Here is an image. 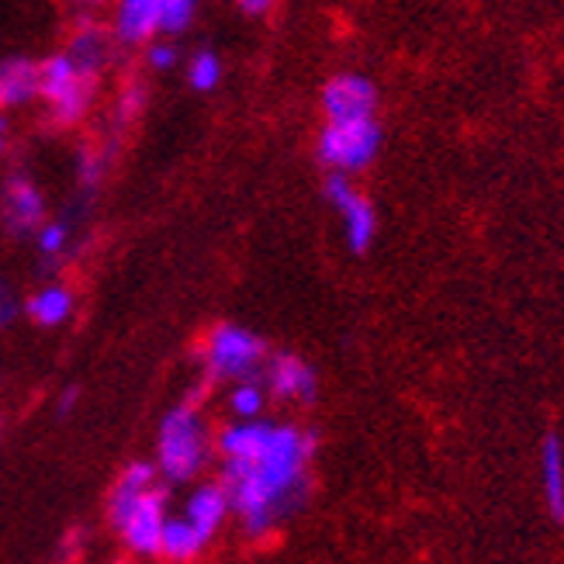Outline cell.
Masks as SVG:
<instances>
[{
  "label": "cell",
  "mask_w": 564,
  "mask_h": 564,
  "mask_svg": "<svg viewBox=\"0 0 564 564\" xmlns=\"http://www.w3.org/2000/svg\"><path fill=\"white\" fill-rule=\"evenodd\" d=\"M108 166H111V156L105 150H90V145H84V153L77 160V181L84 191H97L108 174Z\"/></svg>",
  "instance_id": "20"
},
{
  "label": "cell",
  "mask_w": 564,
  "mask_h": 564,
  "mask_svg": "<svg viewBox=\"0 0 564 564\" xmlns=\"http://www.w3.org/2000/svg\"><path fill=\"white\" fill-rule=\"evenodd\" d=\"M267 399H271V391H267L263 378H242V381H232L226 402H229L232 420H260Z\"/></svg>",
  "instance_id": "18"
},
{
  "label": "cell",
  "mask_w": 564,
  "mask_h": 564,
  "mask_svg": "<svg viewBox=\"0 0 564 564\" xmlns=\"http://www.w3.org/2000/svg\"><path fill=\"white\" fill-rule=\"evenodd\" d=\"M215 454L223 457V481L242 533L263 541L291 520L308 499L315 433L294 423L232 420L218 430Z\"/></svg>",
  "instance_id": "1"
},
{
  "label": "cell",
  "mask_w": 564,
  "mask_h": 564,
  "mask_svg": "<svg viewBox=\"0 0 564 564\" xmlns=\"http://www.w3.org/2000/svg\"><path fill=\"white\" fill-rule=\"evenodd\" d=\"M208 547V541L198 533V527H194L184 512L181 517H170L166 527H163V536H160V557L170 561V564H191L198 561L202 551Z\"/></svg>",
  "instance_id": "15"
},
{
  "label": "cell",
  "mask_w": 564,
  "mask_h": 564,
  "mask_svg": "<svg viewBox=\"0 0 564 564\" xmlns=\"http://www.w3.org/2000/svg\"><path fill=\"white\" fill-rule=\"evenodd\" d=\"M198 14V0H166L160 18V35H181Z\"/></svg>",
  "instance_id": "21"
},
{
  "label": "cell",
  "mask_w": 564,
  "mask_h": 564,
  "mask_svg": "<svg viewBox=\"0 0 564 564\" xmlns=\"http://www.w3.org/2000/svg\"><path fill=\"white\" fill-rule=\"evenodd\" d=\"M215 454V436L205 423L198 402L174 405L160 423L156 436V468L166 485H187L198 478Z\"/></svg>",
  "instance_id": "3"
},
{
  "label": "cell",
  "mask_w": 564,
  "mask_h": 564,
  "mask_svg": "<svg viewBox=\"0 0 564 564\" xmlns=\"http://www.w3.org/2000/svg\"><path fill=\"white\" fill-rule=\"evenodd\" d=\"M108 517L118 530L121 544L135 557H160V536L170 520L166 488L160 481V468L150 460H132L111 485Z\"/></svg>",
  "instance_id": "2"
},
{
  "label": "cell",
  "mask_w": 564,
  "mask_h": 564,
  "mask_svg": "<svg viewBox=\"0 0 564 564\" xmlns=\"http://www.w3.org/2000/svg\"><path fill=\"white\" fill-rule=\"evenodd\" d=\"M326 194L343 223V239H347V247L354 253H367V247H371L378 236L375 205L354 187L350 174H336V170H329V177H326Z\"/></svg>",
  "instance_id": "7"
},
{
  "label": "cell",
  "mask_w": 564,
  "mask_h": 564,
  "mask_svg": "<svg viewBox=\"0 0 564 564\" xmlns=\"http://www.w3.org/2000/svg\"><path fill=\"white\" fill-rule=\"evenodd\" d=\"M263 384L278 402H294V405H312L318 395V378L312 367L294 357V354H274L263 364Z\"/></svg>",
  "instance_id": "9"
},
{
  "label": "cell",
  "mask_w": 564,
  "mask_h": 564,
  "mask_svg": "<svg viewBox=\"0 0 564 564\" xmlns=\"http://www.w3.org/2000/svg\"><path fill=\"white\" fill-rule=\"evenodd\" d=\"M378 150H381V129L375 118L326 121L315 145L323 166L336 170V174H360L364 166H371Z\"/></svg>",
  "instance_id": "6"
},
{
  "label": "cell",
  "mask_w": 564,
  "mask_h": 564,
  "mask_svg": "<svg viewBox=\"0 0 564 564\" xmlns=\"http://www.w3.org/2000/svg\"><path fill=\"white\" fill-rule=\"evenodd\" d=\"M166 0H115V24L111 32L121 45H142L160 35Z\"/></svg>",
  "instance_id": "12"
},
{
  "label": "cell",
  "mask_w": 564,
  "mask_h": 564,
  "mask_svg": "<svg viewBox=\"0 0 564 564\" xmlns=\"http://www.w3.org/2000/svg\"><path fill=\"white\" fill-rule=\"evenodd\" d=\"M77 399H80V388H66L63 395H59V412H63V415H69V412H73V405H77Z\"/></svg>",
  "instance_id": "27"
},
{
  "label": "cell",
  "mask_w": 564,
  "mask_h": 564,
  "mask_svg": "<svg viewBox=\"0 0 564 564\" xmlns=\"http://www.w3.org/2000/svg\"><path fill=\"white\" fill-rule=\"evenodd\" d=\"M541 485L551 517L564 523V444L551 433L541 444Z\"/></svg>",
  "instance_id": "17"
},
{
  "label": "cell",
  "mask_w": 564,
  "mask_h": 564,
  "mask_svg": "<svg viewBox=\"0 0 564 564\" xmlns=\"http://www.w3.org/2000/svg\"><path fill=\"white\" fill-rule=\"evenodd\" d=\"M142 105H145V87H142V80L121 84L118 101H115V118H118V126H129V121L142 111Z\"/></svg>",
  "instance_id": "23"
},
{
  "label": "cell",
  "mask_w": 564,
  "mask_h": 564,
  "mask_svg": "<svg viewBox=\"0 0 564 564\" xmlns=\"http://www.w3.org/2000/svg\"><path fill=\"white\" fill-rule=\"evenodd\" d=\"M11 315H14V299L8 294V288L0 284V326H8V323H11Z\"/></svg>",
  "instance_id": "26"
},
{
  "label": "cell",
  "mask_w": 564,
  "mask_h": 564,
  "mask_svg": "<svg viewBox=\"0 0 564 564\" xmlns=\"http://www.w3.org/2000/svg\"><path fill=\"white\" fill-rule=\"evenodd\" d=\"M236 4L247 11V14H267V11L278 4V0H236Z\"/></svg>",
  "instance_id": "25"
},
{
  "label": "cell",
  "mask_w": 564,
  "mask_h": 564,
  "mask_svg": "<svg viewBox=\"0 0 564 564\" xmlns=\"http://www.w3.org/2000/svg\"><path fill=\"white\" fill-rule=\"evenodd\" d=\"M187 84L194 90H215L218 84H223V59H218L212 48H202V53H194L191 63H187Z\"/></svg>",
  "instance_id": "19"
},
{
  "label": "cell",
  "mask_w": 564,
  "mask_h": 564,
  "mask_svg": "<svg viewBox=\"0 0 564 564\" xmlns=\"http://www.w3.org/2000/svg\"><path fill=\"white\" fill-rule=\"evenodd\" d=\"M323 111L326 121H357L375 118L378 111V87L364 73H336L323 87Z\"/></svg>",
  "instance_id": "8"
},
{
  "label": "cell",
  "mask_w": 564,
  "mask_h": 564,
  "mask_svg": "<svg viewBox=\"0 0 564 564\" xmlns=\"http://www.w3.org/2000/svg\"><path fill=\"white\" fill-rule=\"evenodd\" d=\"M184 517L198 527V533L205 541H215V533L226 527V520L232 517V499L226 492L223 481H202L194 485V492L184 499Z\"/></svg>",
  "instance_id": "11"
},
{
  "label": "cell",
  "mask_w": 564,
  "mask_h": 564,
  "mask_svg": "<svg viewBox=\"0 0 564 564\" xmlns=\"http://www.w3.org/2000/svg\"><path fill=\"white\" fill-rule=\"evenodd\" d=\"M0 215L14 236H35L45 223V198L29 174H11L0 194Z\"/></svg>",
  "instance_id": "10"
},
{
  "label": "cell",
  "mask_w": 564,
  "mask_h": 564,
  "mask_svg": "<svg viewBox=\"0 0 564 564\" xmlns=\"http://www.w3.org/2000/svg\"><path fill=\"white\" fill-rule=\"evenodd\" d=\"M111 564H129V561H111Z\"/></svg>",
  "instance_id": "29"
},
{
  "label": "cell",
  "mask_w": 564,
  "mask_h": 564,
  "mask_svg": "<svg viewBox=\"0 0 564 564\" xmlns=\"http://www.w3.org/2000/svg\"><path fill=\"white\" fill-rule=\"evenodd\" d=\"M145 63H150V69L163 73L177 63V45L174 42H150V48H145Z\"/></svg>",
  "instance_id": "24"
},
{
  "label": "cell",
  "mask_w": 564,
  "mask_h": 564,
  "mask_svg": "<svg viewBox=\"0 0 564 564\" xmlns=\"http://www.w3.org/2000/svg\"><path fill=\"white\" fill-rule=\"evenodd\" d=\"M111 42H118L115 32L101 29V24H97L94 18H87V21L77 24V32L69 35L66 53L77 59L80 66L94 69V73H105V66L111 59Z\"/></svg>",
  "instance_id": "14"
},
{
  "label": "cell",
  "mask_w": 564,
  "mask_h": 564,
  "mask_svg": "<svg viewBox=\"0 0 564 564\" xmlns=\"http://www.w3.org/2000/svg\"><path fill=\"white\" fill-rule=\"evenodd\" d=\"M97 87H101V73L80 66L66 48L39 63V101L45 105L48 118L63 129L84 121L97 97Z\"/></svg>",
  "instance_id": "4"
},
{
  "label": "cell",
  "mask_w": 564,
  "mask_h": 564,
  "mask_svg": "<svg viewBox=\"0 0 564 564\" xmlns=\"http://www.w3.org/2000/svg\"><path fill=\"white\" fill-rule=\"evenodd\" d=\"M35 247H39V253L48 257V260L63 257L66 247H69V226H66V223H42L39 232H35Z\"/></svg>",
  "instance_id": "22"
},
{
  "label": "cell",
  "mask_w": 564,
  "mask_h": 564,
  "mask_svg": "<svg viewBox=\"0 0 564 564\" xmlns=\"http://www.w3.org/2000/svg\"><path fill=\"white\" fill-rule=\"evenodd\" d=\"M73 308H77V299H73V291L66 284H45L39 288L29 305H24V312H29V318L35 326L42 329H56L63 326L66 318L73 315Z\"/></svg>",
  "instance_id": "16"
},
{
  "label": "cell",
  "mask_w": 564,
  "mask_h": 564,
  "mask_svg": "<svg viewBox=\"0 0 564 564\" xmlns=\"http://www.w3.org/2000/svg\"><path fill=\"white\" fill-rule=\"evenodd\" d=\"M69 4H77V8H84V11H97V8L111 4V0H69Z\"/></svg>",
  "instance_id": "28"
},
{
  "label": "cell",
  "mask_w": 564,
  "mask_h": 564,
  "mask_svg": "<svg viewBox=\"0 0 564 564\" xmlns=\"http://www.w3.org/2000/svg\"><path fill=\"white\" fill-rule=\"evenodd\" d=\"M39 101V63L11 56L0 59V111Z\"/></svg>",
  "instance_id": "13"
},
{
  "label": "cell",
  "mask_w": 564,
  "mask_h": 564,
  "mask_svg": "<svg viewBox=\"0 0 564 564\" xmlns=\"http://www.w3.org/2000/svg\"><path fill=\"white\" fill-rule=\"evenodd\" d=\"M267 343L236 323H218L202 347V360H205V375L212 381H242V378H260L263 364H267Z\"/></svg>",
  "instance_id": "5"
}]
</instances>
